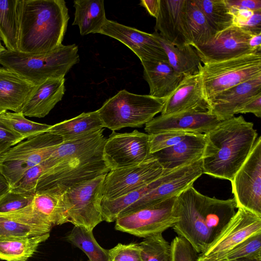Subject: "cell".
<instances>
[{
    "instance_id": "1",
    "label": "cell",
    "mask_w": 261,
    "mask_h": 261,
    "mask_svg": "<svg viewBox=\"0 0 261 261\" xmlns=\"http://www.w3.org/2000/svg\"><path fill=\"white\" fill-rule=\"evenodd\" d=\"M233 198L221 200L204 195L193 185L175 198L178 220L173 227L196 251L204 252L217 238L236 213Z\"/></svg>"
},
{
    "instance_id": "2",
    "label": "cell",
    "mask_w": 261,
    "mask_h": 261,
    "mask_svg": "<svg viewBox=\"0 0 261 261\" xmlns=\"http://www.w3.org/2000/svg\"><path fill=\"white\" fill-rule=\"evenodd\" d=\"M257 137L242 116L221 121L205 134L202 173L231 181L250 154Z\"/></svg>"
},
{
    "instance_id": "3",
    "label": "cell",
    "mask_w": 261,
    "mask_h": 261,
    "mask_svg": "<svg viewBox=\"0 0 261 261\" xmlns=\"http://www.w3.org/2000/svg\"><path fill=\"white\" fill-rule=\"evenodd\" d=\"M17 51L51 53L61 47L69 16L64 0H18Z\"/></svg>"
},
{
    "instance_id": "4",
    "label": "cell",
    "mask_w": 261,
    "mask_h": 261,
    "mask_svg": "<svg viewBox=\"0 0 261 261\" xmlns=\"http://www.w3.org/2000/svg\"><path fill=\"white\" fill-rule=\"evenodd\" d=\"M80 61L75 44L64 45L47 54H31L6 50L0 64L37 85L48 79L64 77Z\"/></svg>"
},
{
    "instance_id": "5",
    "label": "cell",
    "mask_w": 261,
    "mask_h": 261,
    "mask_svg": "<svg viewBox=\"0 0 261 261\" xmlns=\"http://www.w3.org/2000/svg\"><path fill=\"white\" fill-rule=\"evenodd\" d=\"M105 143L46 170L38 179L36 192L48 191L62 195L77 184L107 174L110 170L103 158Z\"/></svg>"
},
{
    "instance_id": "6",
    "label": "cell",
    "mask_w": 261,
    "mask_h": 261,
    "mask_svg": "<svg viewBox=\"0 0 261 261\" xmlns=\"http://www.w3.org/2000/svg\"><path fill=\"white\" fill-rule=\"evenodd\" d=\"M166 99L123 89L107 100L97 111L103 127L115 132L146 124L162 112Z\"/></svg>"
},
{
    "instance_id": "7",
    "label": "cell",
    "mask_w": 261,
    "mask_h": 261,
    "mask_svg": "<svg viewBox=\"0 0 261 261\" xmlns=\"http://www.w3.org/2000/svg\"><path fill=\"white\" fill-rule=\"evenodd\" d=\"M62 142L61 137L47 132L27 138L0 156V172L11 188L27 170L46 160Z\"/></svg>"
},
{
    "instance_id": "8",
    "label": "cell",
    "mask_w": 261,
    "mask_h": 261,
    "mask_svg": "<svg viewBox=\"0 0 261 261\" xmlns=\"http://www.w3.org/2000/svg\"><path fill=\"white\" fill-rule=\"evenodd\" d=\"M199 73L209 101L222 91L261 75V53L203 64Z\"/></svg>"
},
{
    "instance_id": "9",
    "label": "cell",
    "mask_w": 261,
    "mask_h": 261,
    "mask_svg": "<svg viewBox=\"0 0 261 261\" xmlns=\"http://www.w3.org/2000/svg\"><path fill=\"white\" fill-rule=\"evenodd\" d=\"M106 175L77 184L62 194L68 222L93 230L103 221L101 204Z\"/></svg>"
},
{
    "instance_id": "10",
    "label": "cell",
    "mask_w": 261,
    "mask_h": 261,
    "mask_svg": "<svg viewBox=\"0 0 261 261\" xmlns=\"http://www.w3.org/2000/svg\"><path fill=\"white\" fill-rule=\"evenodd\" d=\"M176 197L120 215L115 220V228L144 238L163 232L178 221L175 209Z\"/></svg>"
},
{
    "instance_id": "11",
    "label": "cell",
    "mask_w": 261,
    "mask_h": 261,
    "mask_svg": "<svg viewBox=\"0 0 261 261\" xmlns=\"http://www.w3.org/2000/svg\"><path fill=\"white\" fill-rule=\"evenodd\" d=\"M236 208L261 217V137L230 181Z\"/></svg>"
},
{
    "instance_id": "12",
    "label": "cell",
    "mask_w": 261,
    "mask_h": 261,
    "mask_svg": "<svg viewBox=\"0 0 261 261\" xmlns=\"http://www.w3.org/2000/svg\"><path fill=\"white\" fill-rule=\"evenodd\" d=\"M102 155L110 171L141 163L152 155L149 135L137 130L124 133L113 131L106 140Z\"/></svg>"
},
{
    "instance_id": "13",
    "label": "cell",
    "mask_w": 261,
    "mask_h": 261,
    "mask_svg": "<svg viewBox=\"0 0 261 261\" xmlns=\"http://www.w3.org/2000/svg\"><path fill=\"white\" fill-rule=\"evenodd\" d=\"M164 169L152 154L147 160L110 171L103 185V198L113 199L139 189L161 176Z\"/></svg>"
},
{
    "instance_id": "14",
    "label": "cell",
    "mask_w": 261,
    "mask_h": 261,
    "mask_svg": "<svg viewBox=\"0 0 261 261\" xmlns=\"http://www.w3.org/2000/svg\"><path fill=\"white\" fill-rule=\"evenodd\" d=\"M252 36L241 28L232 25L215 34L206 43L194 48L203 64L225 61L256 53L248 44Z\"/></svg>"
},
{
    "instance_id": "15",
    "label": "cell",
    "mask_w": 261,
    "mask_h": 261,
    "mask_svg": "<svg viewBox=\"0 0 261 261\" xmlns=\"http://www.w3.org/2000/svg\"><path fill=\"white\" fill-rule=\"evenodd\" d=\"M98 34L122 42L141 62H168L167 55L155 35L107 19Z\"/></svg>"
},
{
    "instance_id": "16",
    "label": "cell",
    "mask_w": 261,
    "mask_h": 261,
    "mask_svg": "<svg viewBox=\"0 0 261 261\" xmlns=\"http://www.w3.org/2000/svg\"><path fill=\"white\" fill-rule=\"evenodd\" d=\"M202 174L201 160L169 171L158 187L126 208L120 215L176 197L192 186Z\"/></svg>"
},
{
    "instance_id": "17",
    "label": "cell",
    "mask_w": 261,
    "mask_h": 261,
    "mask_svg": "<svg viewBox=\"0 0 261 261\" xmlns=\"http://www.w3.org/2000/svg\"><path fill=\"white\" fill-rule=\"evenodd\" d=\"M261 233V217L239 208L209 248L199 256L217 257L249 237Z\"/></svg>"
},
{
    "instance_id": "18",
    "label": "cell",
    "mask_w": 261,
    "mask_h": 261,
    "mask_svg": "<svg viewBox=\"0 0 261 261\" xmlns=\"http://www.w3.org/2000/svg\"><path fill=\"white\" fill-rule=\"evenodd\" d=\"M221 121L210 112H182L154 117L145 124V130L149 135L165 131L206 134Z\"/></svg>"
},
{
    "instance_id": "19",
    "label": "cell",
    "mask_w": 261,
    "mask_h": 261,
    "mask_svg": "<svg viewBox=\"0 0 261 261\" xmlns=\"http://www.w3.org/2000/svg\"><path fill=\"white\" fill-rule=\"evenodd\" d=\"M210 112L200 73L185 77L167 98L161 115L182 112Z\"/></svg>"
},
{
    "instance_id": "20",
    "label": "cell",
    "mask_w": 261,
    "mask_h": 261,
    "mask_svg": "<svg viewBox=\"0 0 261 261\" xmlns=\"http://www.w3.org/2000/svg\"><path fill=\"white\" fill-rule=\"evenodd\" d=\"M186 0H160L155 32L177 45L190 44L186 23Z\"/></svg>"
},
{
    "instance_id": "21",
    "label": "cell",
    "mask_w": 261,
    "mask_h": 261,
    "mask_svg": "<svg viewBox=\"0 0 261 261\" xmlns=\"http://www.w3.org/2000/svg\"><path fill=\"white\" fill-rule=\"evenodd\" d=\"M261 93V75L222 91L209 100L210 112L223 121L234 116L251 98Z\"/></svg>"
},
{
    "instance_id": "22",
    "label": "cell",
    "mask_w": 261,
    "mask_h": 261,
    "mask_svg": "<svg viewBox=\"0 0 261 261\" xmlns=\"http://www.w3.org/2000/svg\"><path fill=\"white\" fill-rule=\"evenodd\" d=\"M205 143V134H191L178 143L152 155L167 172L201 160Z\"/></svg>"
},
{
    "instance_id": "23",
    "label": "cell",
    "mask_w": 261,
    "mask_h": 261,
    "mask_svg": "<svg viewBox=\"0 0 261 261\" xmlns=\"http://www.w3.org/2000/svg\"><path fill=\"white\" fill-rule=\"evenodd\" d=\"M65 77L50 78L36 85L20 112L30 117L46 116L60 101L65 92Z\"/></svg>"
},
{
    "instance_id": "24",
    "label": "cell",
    "mask_w": 261,
    "mask_h": 261,
    "mask_svg": "<svg viewBox=\"0 0 261 261\" xmlns=\"http://www.w3.org/2000/svg\"><path fill=\"white\" fill-rule=\"evenodd\" d=\"M35 86L15 72L0 67V112H20Z\"/></svg>"
},
{
    "instance_id": "25",
    "label": "cell",
    "mask_w": 261,
    "mask_h": 261,
    "mask_svg": "<svg viewBox=\"0 0 261 261\" xmlns=\"http://www.w3.org/2000/svg\"><path fill=\"white\" fill-rule=\"evenodd\" d=\"M141 62L143 67V77L149 85V95L152 97L167 98L185 78L168 62Z\"/></svg>"
},
{
    "instance_id": "26",
    "label": "cell",
    "mask_w": 261,
    "mask_h": 261,
    "mask_svg": "<svg viewBox=\"0 0 261 261\" xmlns=\"http://www.w3.org/2000/svg\"><path fill=\"white\" fill-rule=\"evenodd\" d=\"M25 208L38 220L51 227L68 222L62 195L37 192L32 203Z\"/></svg>"
},
{
    "instance_id": "27",
    "label": "cell",
    "mask_w": 261,
    "mask_h": 261,
    "mask_svg": "<svg viewBox=\"0 0 261 261\" xmlns=\"http://www.w3.org/2000/svg\"><path fill=\"white\" fill-rule=\"evenodd\" d=\"M164 49L168 62L178 74L185 77L199 73L202 66L200 59L194 48L190 44L177 45L164 39L154 32Z\"/></svg>"
},
{
    "instance_id": "28",
    "label": "cell",
    "mask_w": 261,
    "mask_h": 261,
    "mask_svg": "<svg viewBox=\"0 0 261 261\" xmlns=\"http://www.w3.org/2000/svg\"><path fill=\"white\" fill-rule=\"evenodd\" d=\"M103 130L102 128L73 140L63 141L43 162L46 170L66 159L85 153L105 143L107 139L103 135Z\"/></svg>"
},
{
    "instance_id": "29",
    "label": "cell",
    "mask_w": 261,
    "mask_h": 261,
    "mask_svg": "<svg viewBox=\"0 0 261 261\" xmlns=\"http://www.w3.org/2000/svg\"><path fill=\"white\" fill-rule=\"evenodd\" d=\"M103 128L96 110L83 113L74 118L51 125L47 132L61 137L63 141H66Z\"/></svg>"
},
{
    "instance_id": "30",
    "label": "cell",
    "mask_w": 261,
    "mask_h": 261,
    "mask_svg": "<svg viewBox=\"0 0 261 261\" xmlns=\"http://www.w3.org/2000/svg\"><path fill=\"white\" fill-rule=\"evenodd\" d=\"M72 25L79 27L81 35L98 33L106 20L103 0H75Z\"/></svg>"
},
{
    "instance_id": "31",
    "label": "cell",
    "mask_w": 261,
    "mask_h": 261,
    "mask_svg": "<svg viewBox=\"0 0 261 261\" xmlns=\"http://www.w3.org/2000/svg\"><path fill=\"white\" fill-rule=\"evenodd\" d=\"M167 172L164 171L161 176L151 182L121 196L113 199L102 198L101 205L103 221H115L126 208L158 187L164 180Z\"/></svg>"
},
{
    "instance_id": "32",
    "label": "cell",
    "mask_w": 261,
    "mask_h": 261,
    "mask_svg": "<svg viewBox=\"0 0 261 261\" xmlns=\"http://www.w3.org/2000/svg\"><path fill=\"white\" fill-rule=\"evenodd\" d=\"M49 236L50 233H48L33 237L0 239V259L7 261H26Z\"/></svg>"
},
{
    "instance_id": "33",
    "label": "cell",
    "mask_w": 261,
    "mask_h": 261,
    "mask_svg": "<svg viewBox=\"0 0 261 261\" xmlns=\"http://www.w3.org/2000/svg\"><path fill=\"white\" fill-rule=\"evenodd\" d=\"M185 15L191 45H202L216 34L194 0H186Z\"/></svg>"
},
{
    "instance_id": "34",
    "label": "cell",
    "mask_w": 261,
    "mask_h": 261,
    "mask_svg": "<svg viewBox=\"0 0 261 261\" xmlns=\"http://www.w3.org/2000/svg\"><path fill=\"white\" fill-rule=\"evenodd\" d=\"M51 226L31 223L0 213V239L29 237L50 233Z\"/></svg>"
},
{
    "instance_id": "35",
    "label": "cell",
    "mask_w": 261,
    "mask_h": 261,
    "mask_svg": "<svg viewBox=\"0 0 261 261\" xmlns=\"http://www.w3.org/2000/svg\"><path fill=\"white\" fill-rule=\"evenodd\" d=\"M18 0H0V38L7 50L17 51Z\"/></svg>"
},
{
    "instance_id": "36",
    "label": "cell",
    "mask_w": 261,
    "mask_h": 261,
    "mask_svg": "<svg viewBox=\"0 0 261 261\" xmlns=\"http://www.w3.org/2000/svg\"><path fill=\"white\" fill-rule=\"evenodd\" d=\"M68 242L82 250L89 261H109V250L97 242L93 230L74 226L66 237Z\"/></svg>"
},
{
    "instance_id": "37",
    "label": "cell",
    "mask_w": 261,
    "mask_h": 261,
    "mask_svg": "<svg viewBox=\"0 0 261 261\" xmlns=\"http://www.w3.org/2000/svg\"><path fill=\"white\" fill-rule=\"evenodd\" d=\"M215 33L233 25V15L225 0H194Z\"/></svg>"
},
{
    "instance_id": "38",
    "label": "cell",
    "mask_w": 261,
    "mask_h": 261,
    "mask_svg": "<svg viewBox=\"0 0 261 261\" xmlns=\"http://www.w3.org/2000/svg\"><path fill=\"white\" fill-rule=\"evenodd\" d=\"M0 120L24 140L47 132L51 126L30 120L21 112L1 111Z\"/></svg>"
},
{
    "instance_id": "39",
    "label": "cell",
    "mask_w": 261,
    "mask_h": 261,
    "mask_svg": "<svg viewBox=\"0 0 261 261\" xmlns=\"http://www.w3.org/2000/svg\"><path fill=\"white\" fill-rule=\"evenodd\" d=\"M138 245L143 261H170L171 245L162 233L145 238Z\"/></svg>"
},
{
    "instance_id": "40",
    "label": "cell",
    "mask_w": 261,
    "mask_h": 261,
    "mask_svg": "<svg viewBox=\"0 0 261 261\" xmlns=\"http://www.w3.org/2000/svg\"><path fill=\"white\" fill-rule=\"evenodd\" d=\"M261 254V233L253 234L217 257L218 261H232Z\"/></svg>"
},
{
    "instance_id": "41",
    "label": "cell",
    "mask_w": 261,
    "mask_h": 261,
    "mask_svg": "<svg viewBox=\"0 0 261 261\" xmlns=\"http://www.w3.org/2000/svg\"><path fill=\"white\" fill-rule=\"evenodd\" d=\"M35 194L17 191L12 188L0 198V213L6 214L22 210L32 202Z\"/></svg>"
},
{
    "instance_id": "42",
    "label": "cell",
    "mask_w": 261,
    "mask_h": 261,
    "mask_svg": "<svg viewBox=\"0 0 261 261\" xmlns=\"http://www.w3.org/2000/svg\"><path fill=\"white\" fill-rule=\"evenodd\" d=\"M191 134L195 133L185 131H165L149 135L150 152L152 154L171 147Z\"/></svg>"
},
{
    "instance_id": "43",
    "label": "cell",
    "mask_w": 261,
    "mask_h": 261,
    "mask_svg": "<svg viewBox=\"0 0 261 261\" xmlns=\"http://www.w3.org/2000/svg\"><path fill=\"white\" fill-rule=\"evenodd\" d=\"M46 171L43 164L34 166L27 170L12 188L23 192L35 194L40 176Z\"/></svg>"
},
{
    "instance_id": "44",
    "label": "cell",
    "mask_w": 261,
    "mask_h": 261,
    "mask_svg": "<svg viewBox=\"0 0 261 261\" xmlns=\"http://www.w3.org/2000/svg\"><path fill=\"white\" fill-rule=\"evenodd\" d=\"M109 261H143L138 244H118L109 250Z\"/></svg>"
},
{
    "instance_id": "45",
    "label": "cell",
    "mask_w": 261,
    "mask_h": 261,
    "mask_svg": "<svg viewBox=\"0 0 261 261\" xmlns=\"http://www.w3.org/2000/svg\"><path fill=\"white\" fill-rule=\"evenodd\" d=\"M170 245V261H196L197 253L184 238L175 237Z\"/></svg>"
},
{
    "instance_id": "46",
    "label": "cell",
    "mask_w": 261,
    "mask_h": 261,
    "mask_svg": "<svg viewBox=\"0 0 261 261\" xmlns=\"http://www.w3.org/2000/svg\"><path fill=\"white\" fill-rule=\"evenodd\" d=\"M252 113L258 118L261 117V93L257 95L242 107L237 114Z\"/></svg>"
},
{
    "instance_id": "47",
    "label": "cell",
    "mask_w": 261,
    "mask_h": 261,
    "mask_svg": "<svg viewBox=\"0 0 261 261\" xmlns=\"http://www.w3.org/2000/svg\"><path fill=\"white\" fill-rule=\"evenodd\" d=\"M24 140L23 137L12 131L0 120V141L8 142L14 146Z\"/></svg>"
},
{
    "instance_id": "48",
    "label": "cell",
    "mask_w": 261,
    "mask_h": 261,
    "mask_svg": "<svg viewBox=\"0 0 261 261\" xmlns=\"http://www.w3.org/2000/svg\"><path fill=\"white\" fill-rule=\"evenodd\" d=\"M228 7H236L252 11L261 10V0H225Z\"/></svg>"
},
{
    "instance_id": "49",
    "label": "cell",
    "mask_w": 261,
    "mask_h": 261,
    "mask_svg": "<svg viewBox=\"0 0 261 261\" xmlns=\"http://www.w3.org/2000/svg\"><path fill=\"white\" fill-rule=\"evenodd\" d=\"M160 0H141L140 5L145 8L152 16L157 18L160 10Z\"/></svg>"
},
{
    "instance_id": "50",
    "label": "cell",
    "mask_w": 261,
    "mask_h": 261,
    "mask_svg": "<svg viewBox=\"0 0 261 261\" xmlns=\"http://www.w3.org/2000/svg\"><path fill=\"white\" fill-rule=\"evenodd\" d=\"M250 48L254 52H261V33L252 35L248 42Z\"/></svg>"
},
{
    "instance_id": "51",
    "label": "cell",
    "mask_w": 261,
    "mask_h": 261,
    "mask_svg": "<svg viewBox=\"0 0 261 261\" xmlns=\"http://www.w3.org/2000/svg\"><path fill=\"white\" fill-rule=\"evenodd\" d=\"M11 189V186L5 176L0 172V198Z\"/></svg>"
},
{
    "instance_id": "52",
    "label": "cell",
    "mask_w": 261,
    "mask_h": 261,
    "mask_svg": "<svg viewBox=\"0 0 261 261\" xmlns=\"http://www.w3.org/2000/svg\"><path fill=\"white\" fill-rule=\"evenodd\" d=\"M12 146L10 143L0 141V156Z\"/></svg>"
},
{
    "instance_id": "53",
    "label": "cell",
    "mask_w": 261,
    "mask_h": 261,
    "mask_svg": "<svg viewBox=\"0 0 261 261\" xmlns=\"http://www.w3.org/2000/svg\"><path fill=\"white\" fill-rule=\"evenodd\" d=\"M232 261H261V254L249 257L238 259Z\"/></svg>"
},
{
    "instance_id": "54",
    "label": "cell",
    "mask_w": 261,
    "mask_h": 261,
    "mask_svg": "<svg viewBox=\"0 0 261 261\" xmlns=\"http://www.w3.org/2000/svg\"><path fill=\"white\" fill-rule=\"evenodd\" d=\"M196 261H218L211 257H204L198 256Z\"/></svg>"
},
{
    "instance_id": "55",
    "label": "cell",
    "mask_w": 261,
    "mask_h": 261,
    "mask_svg": "<svg viewBox=\"0 0 261 261\" xmlns=\"http://www.w3.org/2000/svg\"><path fill=\"white\" fill-rule=\"evenodd\" d=\"M1 40H2L0 38V56L7 50V49H6L5 47L2 45Z\"/></svg>"
},
{
    "instance_id": "56",
    "label": "cell",
    "mask_w": 261,
    "mask_h": 261,
    "mask_svg": "<svg viewBox=\"0 0 261 261\" xmlns=\"http://www.w3.org/2000/svg\"><path fill=\"white\" fill-rule=\"evenodd\" d=\"M88 261H89V260H88Z\"/></svg>"
}]
</instances>
